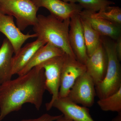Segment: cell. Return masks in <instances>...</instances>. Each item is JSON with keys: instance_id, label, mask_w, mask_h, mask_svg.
<instances>
[{"instance_id": "cell-7", "label": "cell", "mask_w": 121, "mask_h": 121, "mask_svg": "<svg viewBox=\"0 0 121 121\" xmlns=\"http://www.w3.org/2000/svg\"><path fill=\"white\" fill-rule=\"evenodd\" d=\"M86 72L85 64L65 54L61 71L59 98L67 97L76 80Z\"/></svg>"}, {"instance_id": "cell-3", "label": "cell", "mask_w": 121, "mask_h": 121, "mask_svg": "<svg viewBox=\"0 0 121 121\" xmlns=\"http://www.w3.org/2000/svg\"><path fill=\"white\" fill-rule=\"evenodd\" d=\"M102 43L108 58L105 76L101 82L95 86L96 95L99 99L107 97L121 87V69L113 40L101 37Z\"/></svg>"}, {"instance_id": "cell-10", "label": "cell", "mask_w": 121, "mask_h": 121, "mask_svg": "<svg viewBox=\"0 0 121 121\" xmlns=\"http://www.w3.org/2000/svg\"><path fill=\"white\" fill-rule=\"evenodd\" d=\"M85 65L86 72L92 78L95 86L104 79L107 69L108 58L101 40L97 49L88 56Z\"/></svg>"}, {"instance_id": "cell-26", "label": "cell", "mask_w": 121, "mask_h": 121, "mask_svg": "<svg viewBox=\"0 0 121 121\" xmlns=\"http://www.w3.org/2000/svg\"></svg>"}, {"instance_id": "cell-14", "label": "cell", "mask_w": 121, "mask_h": 121, "mask_svg": "<svg viewBox=\"0 0 121 121\" xmlns=\"http://www.w3.org/2000/svg\"><path fill=\"white\" fill-rule=\"evenodd\" d=\"M46 43L40 39L27 43L20 50L12 60V74H18L26 66L36 52L40 47L45 45Z\"/></svg>"}, {"instance_id": "cell-20", "label": "cell", "mask_w": 121, "mask_h": 121, "mask_svg": "<svg viewBox=\"0 0 121 121\" xmlns=\"http://www.w3.org/2000/svg\"><path fill=\"white\" fill-rule=\"evenodd\" d=\"M76 2L79 3L83 9L94 13H97L115 4L109 0H76Z\"/></svg>"}, {"instance_id": "cell-24", "label": "cell", "mask_w": 121, "mask_h": 121, "mask_svg": "<svg viewBox=\"0 0 121 121\" xmlns=\"http://www.w3.org/2000/svg\"><path fill=\"white\" fill-rule=\"evenodd\" d=\"M55 121H73L70 119H68L64 117L63 115H62V117H60L58 119H56Z\"/></svg>"}, {"instance_id": "cell-5", "label": "cell", "mask_w": 121, "mask_h": 121, "mask_svg": "<svg viewBox=\"0 0 121 121\" xmlns=\"http://www.w3.org/2000/svg\"><path fill=\"white\" fill-rule=\"evenodd\" d=\"M65 54L48 60L39 66L44 70L46 90L52 95L51 101L46 103V109L50 110L52 105L59 98L62 67Z\"/></svg>"}, {"instance_id": "cell-12", "label": "cell", "mask_w": 121, "mask_h": 121, "mask_svg": "<svg viewBox=\"0 0 121 121\" xmlns=\"http://www.w3.org/2000/svg\"><path fill=\"white\" fill-rule=\"evenodd\" d=\"M52 107L56 108L64 117L73 121H95L88 107L79 105L67 97L59 98L53 103Z\"/></svg>"}, {"instance_id": "cell-13", "label": "cell", "mask_w": 121, "mask_h": 121, "mask_svg": "<svg viewBox=\"0 0 121 121\" xmlns=\"http://www.w3.org/2000/svg\"><path fill=\"white\" fill-rule=\"evenodd\" d=\"M92 12L84 9L79 14L101 36H107L116 40L121 36V26L103 19L93 17Z\"/></svg>"}, {"instance_id": "cell-11", "label": "cell", "mask_w": 121, "mask_h": 121, "mask_svg": "<svg viewBox=\"0 0 121 121\" xmlns=\"http://www.w3.org/2000/svg\"><path fill=\"white\" fill-rule=\"evenodd\" d=\"M38 8L43 7L50 11L51 15L60 20L70 19L80 13L82 7L76 3H67L61 0H32Z\"/></svg>"}, {"instance_id": "cell-8", "label": "cell", "mask_w": 121, "mask_h": 121, "mask_svg": "<svg viewBox=\"0 0 121 121\" xmlns=\"http://www.w3.org/2000/svg\"><path fill=\"white\" fill-rule=\"evenodd\" d=\"M79 13L73 15L70 18L69 40L76 59L85 64L88 56L81 19Z\"/></svg>"}, {"instance_id": "cell-18", "label": "cell", "mask_w": 121, "mask_h": 121, "mask_svg": "<svg viewBox=\"0 0 121 121\" xmlns=\"http://www.w3.org/2000/svg\"><path fill=\"white\" fill-rule=\"evenodd\" d=\"M102 110L117 112L121 111V87L117 91L107 97L99 99L97 102Z\"/></svg>"}, {"instance_id": "cell-17", "label": "cell", "mask_w": 121, "mask_h": 121, "mask_svg": "<svg viewBox=\"0 0 121 121\" xmlns=\"http://www.w3.org/2000/svg\"><path fill=\"white\" fill-rule=\"evenodd\" d=\"M87 53L90 56L97 49L101 42L100 35L94 30L86 20L80 17Z\"/></svg>"}, {"instance_id": "cell-15", "label": "cell", "mask_w": 121, "mask_h": 121, "mask_svg": "<svg viewBox=\"0 0 121 121\" xmlns=\"http://www.w3.org/2000/svg\"><path fill=\"white\" fill-rule=\"evenodd\" d=\"M65 54L61 49L47 43L37 50L26 66L17 75L20 76L24 74L33 68L47 60L56 56H62Z\"/></svg>"}, {"instance_id": "cell-6", "label": "cell", "mask_w": 121, "mask_h": 121, "mask_svg": "<svg viewBox=\"0 0 121 121\" xmlns=\"http://www.w3.org/2000/svg\"><path fill=\"white\" fill-rule=\"evenodd\" d=\"M96 95L95 84L86 72L76 80L67 97L75 103L89 108L94 105Z\"/></svg>"}, {"instance_id": "cell-19", "label": "cell", "mask_w": 121, "mask_h": 121, "mask_svg": "<svg viewBox=\"0 0 121 121\" xmlns=\"http://www.w3.org/2000/svg\"><path fill=\"white\" fill-rule=\"evenodd\" d=\"M93 17L103 19L121 26V9L118 7L108 6L98 13L92 12Z\"/></svg>"}, {"instance_id": "cell-21", "label": "cell", "mask_w": 121, "mask_h": 121, "mask_svg": "<svg viewBox=\"0 0 121 121\" xmlns=\"http://www.w3.org/2000/svg\"><path fill=\"white\" fill-rule=\"evenodd\" d=\"M62 114L58 115H52L47 113L44 114L39 117L34 119H24L21 121H55L62 117Z\"/></svg>"}, {"instance_id": "cell-1", "label": "cell", "mask_w": 121, "mask_h": 121, "mask_svg": "<svg viewBox=\"0 0 121 121\" xmlns=\"http://www.w3.org/2000/svg\"><path fill=\"white\" fill-rule=\"evenodd\" d=\"M46 90L44 70L39 65L1 84L0 121L10 113L20 110L25 103L33 104L39 110Z\"/></svg>"}, {"instance_id": "cell-4", "label": "cell", "mask_w": 121, "mask_h": 121, "mask_svg": "<svg viewBox=\"0 0 121 121\" xmlns=\"http://www.w3.org/2000/svg\"><path fill=\"white\" fill-rule=\"evenodd\" d=\"M39 9L32 0H0V11L15 17L21 31L35 25Z\"/></svg>"}, {"instance_id": "cell-2", "label": "cell", "mask_w": 121, "mask_h": 121, "mask_svg": "<svg viewBox=\"0 0 121 121\" xmlns=\"http://www.w3.org/2000/svg\"><path fill=\"white\" fill-rule=\"evenodd\" d=\"M70 21V19L60 20L51 15H39L33 29L37 39L51 44L65 54L76 59L69 43Z\"/></svg>"}, {"instance_id": "cell-16", "label": "cell", "mask_w": 121, "mask_h": 121, "mask_svg": "<svg viewBox=\"0 0 121 121\" xmlns=\"http://www.w3.org/2000/svg\"><path fill=\"white\" fill-rule=\"evenodd\" d=\"M14 53L9 41L5 39L0 48V84L11 79L12 60Z\"/></svg>"}, {"instance_id": "cell-23", "label": "cell", "mask_w": 121, "mask_h": 121, "mask_svg": "<svg viewBox=\"0 0 121 121\" xmlns=\"http://www.w3.org/2000/svg\"><path fill=\"white\" fill-rule=\"evenodd\" d=\"M112 121H121V111L118 112L117 115L112 119Z\"/></svg>"}, {"instance_id": "cell-9", "label": "cell", "mask_w": 121, "mask_h": 121, "mask_svg": "<svg viewBox=\"0 0 121 121\" xmlns=\"http://www.w3.org/2000/svg\"><path fill=\"white\" fill-rule=\"evenodd\" d=\"M0 32L4 35L10 42L15 54L18 52L27 40L37 37L35 33L31 35L23 33L15 25L13 17L4 14L0 11Z\"/></svg>"}, {"instance_id": "cell-25", "label": "cell", "mask_w": 121, "mask_h": 121, "mask_svg": "<svg viewBox=\"0 0 121 121\" xmlns=\"http://www.w3.org/2000/svg\"><path fill=\"white\" fill-rule=\"evenodd\" d=\"M61 0L67 3H76V0Z\"/></svg>"}, {"instance_id": "cell-22", "label": "cell", "mask_w": 121, "mask_h": 121, "mask_svg": "<svg viewBox=\"0 0 121 121\" xmlns=\"http://www.w3.org/2000/svg\"><path fill=\"white\" fill-rule=\"evenodd\" d=\"M115 43V49L119 60H121V36H119Z\"/></svg>"}]
</instances>
